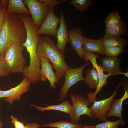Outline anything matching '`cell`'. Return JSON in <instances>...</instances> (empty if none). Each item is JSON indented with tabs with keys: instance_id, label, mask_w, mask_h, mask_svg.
I'll return each mask as SVG.
<instances>
[{
	"instance_id": "ba28073f",
	"label": "cell",
	"mask_w": 128,
	"mask_h": 128,
	"mask_svg": "<svg viewBox=\"0 0 128 128\" xmlns=\"http://www.w3.org/2000/svg\"><path fill=\"white\" fill-rule=\"evenodd\" d=\"M123 80V79L119 82L116 89L109 97L104 100L94 101L92 105L89 108L93 118L104 122L107 120L106 115L110 109L112 101L118 93L117 91L122 84Z\"/></svg>"
},
{
	"instance_id": "4fadbf2b",
	"label": "cell",
	"mask_w": 128,
	"mask_h": 128,
	"mask_svg": "<svg viewBox=\"0 0 128 128\" xmlns=\"http://www.w3.org/2000/svg\"><path fill=\"white\" fill-rule=\"evenodd\" d=\"M100 61L102 63L101 67L104 72H107L114 76L120 75L121 72L120 65L122 61L118 57L106 56Z\"/></svg>"
},
{
	"instance_id": "3957f363",
	"label": "cell",
	"mask_w": 128,
	"mask_h": 128,
	"mask_svg": "<svg viewBox=\"0 0 128 128\" xmlns=\"http://www.w3.org/2000/svg\"><path fill=\"white\" fill-rule=\"evenodd\" d=\"M25 48L23 43H15L5 50L4 56L10 72H22L26 66V60L23 54Z\"/></svg>"
},
{
	"instance_id": "83f0119b",
	"label": "cell",
	"mask_w": 128,
	"mask_h": 128,
	"mask_svg": "<svg viewBox=\"0 0 128 128\" xmlns=\"http://www.w3.org/2000/svg\"><path fill=\"white\" fill-rule=\"evenodd\" d=\"M8 0H3V5L0 10V31L6 15L5 11L8 5Z\"/></svg>"
},
{
	"instance_id": "e575fe53",
	"label": "cell",
	"mask_w": 128,
	"mask_h": 128,
	"mask_svg": "<svg viewBox=\"0 0 128 128\" xmlns=\"http://www.w3.org/2000/svg\"><path fill=\"white\" fill-rule=\"evenodd\" d=\"M1 112V109L0 106V113ZM3 126V123L1 121V118L0 117V128H2Z\"/></svg>"
},
{
	"instance_id": "cb8c5ba5",
	"label": "cell",
	"mask_w": 128,
	"mask_h": 128,
	"mask_svg": "<svg viewBox=\"0 0 128 128\" xmlns=\"http://www.w3.org/2000/svg\"><path fill=\"white\" fill-rule=\"evenodd\" d=\"M82 124L73 123L72 122L61 121L54 123H51L40 125V127H50L57 128H81Z\"/></svg>"
},
{
	"instance_id": "9a60e30c",
	"label": "cell",
	"mask_w": 128,
	"mask_h": 128,
	"mask_svg": "<svg viewBox=\"0 0 128 128\" xmlns=\"http://www.w3.org/2000/svg\"><path fill=\"white\" fill-rule=\"evenodd\" d=\"M82 46L85 51L97 53L98 55H105L103 38L94 39L84 37Z\"/></svg>"
},
{
	"instance_id": "5b68a950",
	"label": "cell",
	"mask_w": 128,
	"mask_h": 128,
	"mask_svg": "<svg viewBox=\"0 0 128 128\" xmlns=\"http://www.w3.org/2000/svg\"><path fill=\"white\" fill-rule=\"evenodd\" d=\"M69 96L73 103L71 109L69 114L71 122L78 123L80 119V116L82 115H87L89 117L93 118L88 107L91 104L88 99L81 94L75 93L71 94Z\"/></svg>"
},
{
	"instance_id": "ffe728a7",
	"label": "cell",
	"mask_w": 128,
	"mask_h": 128,
	"mask_svg": "<svg viewBox=\"0 0 128 128\" xmlns=\"http://www.w3.org/2000/svg\"><path fill=\"white\" fill-rule=\"evenodd\" d=\"M126 23V21H123L114 27L105 29L104 31L105 34L115 37H120L122 35L127 36L128 27Z\"/></svg>"
},
{
	"instance_id": "603a6c76",
	"label": "cell",
	"mask_w": 128,
	"mask_h": 128,
	"mask_svg": "<svg viewBox=\"0 0 128 128\" xmlns=\"http://www.w3.org/2000/svg\"><path fill=\"white\" fill-rule=\"evenodd\" d=\"M69 3L81 13L87 12L93 5L91 0H72Z\"/></svg>"
},
{
	"instance_id": "ac0fdd59",
	"label": "cell",
	"mask_w": 128,
	"mask_h": 128,
	"mask_svg": "<svg viewBox=\"0 0 128 128\" xmlns=\"http://www.w3.org/2000/svg\"><path fill=\"white\" fill-rule=\"evenodd\" d=\"M38 110L41 111H49L50 110L59 111L69 114L71 109L72 105L68 101H64L58 105H47V106L42 107L36 105H31Z\"/></svg>"
},
{
	"instance_id": "7c38bea8",
	"label": "cell",
	"mask_w": 128,
	"mask_h": 128,
	"mask_svg": "<svg viewBox=\"0 0 128 128\" xmlns=\"http://www.w3.org/2000/svg\"><path fill=\"white\" fill-rule=\"evenodd\" d=\"M68 42L80 59H83L85 51L82 46L84 37L82 36L81 28L78 27L70 30L68 31Z\"/></svg>"
},
{
	"instance_id": "4dcf8cb0",
	"label": "cell",
	"mask_w": 128,
	"mask_h": 128,
	"mask_svg": "<svg viewBox=\"0 0 128 128\" xmlns=\"http://www.w3.org/2000/svg\"><path fill=\"white\" fill-rule=\"evenodd\" d=\"M40 125L37 123L33 122L28 123L26 126L27 128H39Z\"/></svg>"
},
{
	"instance_id": "7a4b0ae2",
	"label": "cell",
	"mask_w": 128,
	"mask_h": 128,
	"mask_svg": "<svg viewBox=\"0 0 128 128\" xmlns=\"http://www.w3.org/2000/svg\"><path fill=\"white\" fill-rule=\"evenodd\" d=\"M37 52L39 57H46L51 62L59 79L63 78L66 70L73 68L67 65L64 53L58 50L54 41L47 35L40 38Z\"/></svg>"
},
{
	"instance_id": "836d02e7",
	"label": "cell",
	"mask_w": 128,
	"mask_h": 128,
	"mask_svg": "<svg viewBox=\"0 0 128 128\" xmlns=\"http://www.w3.org/2000/svg\"><path fill=\"white\" fill-rule=\"evenodd\" d=\"M3 3V0H0V10L2 7Z\"/></svg>"
},
{
	"instance_id": "277c9868",
	"label": "cell",
	"mask_w": 128,
	"mask_h": 128,
	"mask_svg": "<svg viewBox=\"0 0 128 128\" xmlns=\"http://www.w3.org/2000/svg\"><path fill=\"white\" fill-rule=\"evenodd\" d=\"M90 64V62L88 61L79 67L70 68L66 71L64 75L65 81L59 92V102L62 101L65 98L71 87L79 81H85L83 75V71Z\"/></svg>"
},
{
	"instance_id": "44dd1931",
	"label": "cell",
	"mask_w": 128,
	"mask_h": 128,
	"mask_svg": "<svg viewBox=\"0 0 128 128\" xmlns=\"http://www.w3.org/2000/svg\"><path fill=\"white\" fill-rule=\"evenodd\" d=\"M85 81L90 89H96L99 81V75L97 70L93 67L91 69L88 68Z\"/></svg>"
},
{
	"instance_id": "8d00e7d4",
	"label": "cell",
	"mask_w": 128,
	"mask_h": 128,
	"mask_svg": "<svg viewBox=\"0 0 128 128\" xmlns=\"http://www.w3.org/2000/svg\"><path fill=\"white\" fill-rule=\"evenodd\" d=\"M25 128H27L26 126H25Z\"/></svg>"
},
{
	"instance_id": "5bb4252c",
	"label": "cell",
	"mask_w": 128,
	"mask_h": 128,
	"mask_svg": "<svg viewBox=\"0 0 128 128\" xmlns=\"http://www.w3.org/2000/svg\"><path fill=\"white\" fill-rule=\"evenodd\" d=\"M61 18L60 25L57 29L56 36L57 42L56 46L58 50L64 53L67 43L68 42V31L67 24L62 12L60 14Z\"/></svg>"
},
{
	"instance_id": "d4e9b609",
	"label": "cell",
	"mask_w": 128,
	"mask_h": 128,
	"mask_svg": "<svg viewBox=\"0 0 128 128\" xmlns=\"http://www.w3.org/2000/svg\"><path fill=\"white\" fill-rule=\"evenodd\" d=\"M125 123L123 120L120 119L114 121L107 120L103 123L97 124L95 126V128H118L119 125H123Z\"/></svg>"
},
{
	"instance_id": "9c48e42d",
	"label": "cell",
	"mask_w": 128,
	"mask_h": 128,
	"mask_svg": "<svg viewBox=\"0 0 128 128\" xmlns=\"http://www.w3.org/2000/svg\"><path fill=\"white\" fill-rule=\"evenodd\" d=\"M31 85L28 79L24 78L20 83L15 87L7 90H0V99L5 98L4 100L11 105L14 101L21 100V96L29 91Z\"/></svg>"
},
{
	"instance_id": "74e56055",
	"label": "cell",
	"mask_w": 128,
	"mask_h": 128,
	"mask_svg": "<svg viewBox=\"0 0 128 128\" xmlns=\"http://www.w3.org/2000/svg\"></svg>"
},
{
	"instance_id": "d6a6232c",
	"label": "cell",
	"mask_w": 128,
	"mask_h": 128,
	"mask_svg": "<svg viewBox=\"0 0 128 128\" xmlns=\"http://www.w3.org/2000/svg\"><path fill=\"white\" fill-rule=\"evenodd\" d=\"M120 74H122L124 75L125 76L127 77H128V72L127 71V72H121L120 73Z\"/></svg>"
},
{
	"instance_id": "2e32d148",
	"label": "cell",
	"mask_w": 128,
	"mask_h": 128,
	"mask_svg": "<svg viewBox=\"0 0 128 128\" xmlns=\"http://www.w3.org/2000/svg\"><path fill=\"white\" fill-rule=\"evenodd\" d=\"M123 86L125 90V93L120 99L113 100L111 104L110 109L106 115L107 119L110 117L114 116H116L120 119L123 120L121 114L122 104L123 101L128 98V84L124 83Z\"/></svg>"
},
{
	"instance_id": "8992f818",
	"label": "cell",
	"mask_w": 128,
	"mask_h": 128,
	"mask_svg": "<svg viewBox=\"0 0 128 128\" xmlns=\"http://www.w3.org/2000/svg\"><path fill=\"white\" fill-rule=\"evenodd\" d=\"M23 1L30 13L35 26L38 29L45 19L50 7L39 0Z\"/></svg>"
},
{
	"instance_id": "d590c367",
	"label": "cell",
	"mask_w": 128,
	"mask_h": 128,
	"mask_svg": "<svg viewBox=\"0 0 128 128\" xmlns=\"http://www.w3.org/2000/svg\"><path fill=\"white\" fill-rule=\"evenodd\" d=\"M66 0H60L59 1L60 2H64Z\"/></svg>"
},
{
	"instance_id": "d6986e66",
	"label": "cell",
	"mask_w": 128,
	"mask_h": 128,
	"mask_svg": "<svg viewBox=\"0 0 128 128\" xmlns=\"http://www.w3.org/2000/svg\"><path fill=\"white\" fill-rule=\"evenodd\" d=\"M103 39L105 48L114 46L123 48L126 46L128 44L126 39L120 37H113L105 34Z\"/></svg>"
},
{
	"instance_id": "f546056e",
	"label": "cell",
	"mask_w": 128,
	"mask_h": 128,
	"mask_svg": "<svg viewBox=\"0 0 128 128\" xmlns=\"http://www.w3.org/2000/svg\"><path fill=\"white\" fill-rule=\"evenodd\" d=\"M39 0L40 1L44 3L50 8L53 7L54 6L58 5L60 3V2L58 0Z\"/></svg>"
},
{
	"instance_id": "8fae6325",
	"label": "cell",
	"mask_w": 128,
	"mask_h": 128,
	"mask_svg": "<svg viewBox=\"0 0 128 128\" xmlns=\"http://www.w3.org/2000/svg\"><path fill=\"white\" fill-rule=\"evenodd\" d=\"M40 61V75L41 82H45L48 80L49 82L50 87L55 89V84H58L59 79L53 69L52 66L48 59L45 57H39Z\"/></svg>"
},
{
	"instance_id": "484cf974",
	"label": "cell",
	"mask_w": 128,
	"mask_h": 128,
	"mask_svg": "<svg viewBox=\"0 0 128 128\" xmlns=\"http://www.w3.org/2000/svg\"><path fill=\"white\" fill-rule=\"evenodd\" d=\"M125 51L123 47L114 46L105 48L104 53L106 56L116 57H118L119 54Z\"/></svg>"
},
{
	"instance_id": "7402d4cb",
	"label": "cell",
	"mask_w": 128,
	"mask_h": 128,
	"mask_svg": "<svg viewBox=\"0 0 128 128\" xmlns=\"http://www.w3.org/2000/svg\"><path fill=\"white\" fill-rule=\"evenodd\" d=\"M121 21V17L118 12L115 11L110 12L105 20L106 29L116 26Z\"/></svg>"
},
{
	"instance_id": "e0dca14e",
	"label": "cell",
	"mask_w": 128,
	"mask_h": 128,
	"mask_svg": "<svg viewBox=\"0 0 128 128\" xmlns=\"http://www.w3.org/2000/svg\"><path fill=\"white\" fill-rule=\"evenodd\" d=\"M6 13H19L31 14L23 0H8Z\"/></svg>"
},
{
	"instance_id": "30bf717a",
	"label": "cell",
	"mask_w": 128,
	"mask_h": 128,
	"mask_svg": "<svg viewBox=\"0 0 128 128\" xmlns=\"http://www.w3.org/2000/svg\"><path fill=\"white\" fill-rule=\"evenodd\" d=\"M60 17L57 16L53 12V7H50L47 15L38 30L37 34L50 35L56 36L58 25L61 22Z\"/></svg>"
},
{
	"instance_id": "1f68e13d",
	"label": "cell",
	"mask_w": 128,
	"mask_h": 128,
	"mask_svg": "<svg viewBox=\"0 0 128 128\" xmlns=\"http://www.w3.org/2000/svg\"><path fill=\"white\" fill-rule=\"evenodd\" d=\"M81 128H95V125H84Z\"/></svg>"
},
{
	"instance_id": "52a82bcc",
	"label": "cell",
	"mask_w": 128,
	"mask_h": 128,
	"mask_svg": "<svg viewBox=\"0 0 128 128\" xmlns=\"http://www.w3.org/2000/svg\"><path fill=\"white\" fill-rule=\"evenodd\" d=\"M98 55H96L94 53L85 51L83 59L85 62L90 61L92 63L93 67L97 70L99 75V81L95 91L93 92H89L87 94V97L91 103L93 102L96 101V97L97 94L101 90L102 88L106 85L108 83L107 80L108 78L112 75L108 73L105 74L101 66L98 65L96 60L97 58H99Z\"/></svg>"
},
{
	"instance_id": "f1b7e54d",
	"label": "cell",
	"mask_w": 128,
	"mask_h": 128,
	"mask_svg": "<svg viewBox=\"0 0 128 128\" xmlns=\"http://www.w3.org/2000/svg\"><path fill=\"white\" fill-rule=\"evenodd\" d=\"M11 123L14 125V128H25V127L23 123L18 120L16 117L12 116H11Z\"/></svg>"
},
{
	"instance_id": "6da1fadb",
	"label": "cell",
	"mask_w": 128,
	"mask_h": 128,
	"mask_svg": "<svg viewBox=\"0 0 128 128\" xmlns=\"http://www.w3.org/2000/svg\"><path fill=\"white\" fill-rule=\"evenodd\" d=\"M0 31V55L4 56L6 48L15 43H23L25 41L26 29L17 13H6Z\"/></svg>"
},
{
	"instance_id": "4316f807",
	"label": "cell",
	"mask_w": 128,
	"mask_h": 128,
	"mask_svg": "<svg viewBox=\"0 0 128 128\" xmlns=\"http://www.w3.org/2000/svg\"><path fill=\"white\" fill-rule=\"evenodd\" d=\"M10 73L4 56L0 55V77L7 76Z\"/></svg>"
}]
</instances>
